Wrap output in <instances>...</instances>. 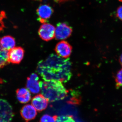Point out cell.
Instances as JSON below:
<instances>
[{
    "mask_svg": "<svg viewBox=\"0 0 122 122\" xmlns=\"http://www.w3.org/2000/svg\"><path fill=\"white\" fill-rule=\"evenodd\" d=\"M55 28L53 25L44 23L41 26L38 30V34L42 40L49 41L55 36Z\"/></svg>",
    "mask_w": 122,
    "mask_h": 122,
    "instance_id": "cell-4",
    "label": "cell"
},
{
    "mask_svg": "<svg viewBox=\"0 0 122 122\" xmlns=\"http://www.w3.org/2000/svg\"><path fill=\"white\" fill-rule=\"evenodd\" d=\"M117 17L122 21V5L118 8L116 13Z\"/></svg>",
    "mask_w": 122,
    "mask_h": 122,
    "instance_id": "cell-18",
    "label": "cell"
},
{
    "mask_svg": "<svg viewBox=\"0 0 122 122\" xmlns=\"http://www.w3.org/2000/svg\"><path fill=\"white\" fill-rule=\"evenodd\" d=\"M119 62L122 66V54L120 55V58H119Z\"/></svg>",
    "mask_w": 122,
    "mask_h": 122,
    "instance_id": "cell-20",
    "label": "cell"
},
{
    "mask_svg": "<svg viewBox=\"0 0 122 122\" xmlns=\"http://www.w3.org/2000/svg\"><path fill=\"white\" fill-rule=\"evenodd\" d=\"M2 18L0 17V31L2 30L4 27V25L2 23Z\"/></svg>",
    "mask_w": 122,
    "mask_h": 122,
    "instance_id": "cell-19",
    "label": "cell"
},
{
    "mask_svg": "<svg viewBox=\"0 0 122 122\" xmlns=\"http://www.w3.org/2000/svg\"><path fill=\"white\" fill-rule=\"evenodd\" d=\"M0 44L3 48L9 51L15 48L16 42L13 37L8 35L0 38Z\"/></svg>",
    "mask_w": 122,
    "mask_h": 122,
    "instance_id": "cell-13",
    "label": "cell"
},
{
    "mask_svg": "<svg viewBox=\"0 0 122 122\" xmlns=\"http://www.w3.org/2000/svg\"><path fill=\"white\" fill-rule=\"evenodd\" d=\"M37 114L36 110L32 105L29 104L22 107L20 111L21 117L26 122L34 119L36 117Z\"/></svg>",
    "mask_w": 122,
    "mask_h": 122,
    "instance_id": "cell-10",
    "label": "cell"
},
{
    "mask_svg": "<svg viewBox=\"0 0 122 122\" xmlns=\"http://www.w3.org/2000/svg\"><path fill=\"white\" fill-rule=\"evenodd\" d=\"M39 84L42 95L51 102L62 100L68 96L69 91L60 81H41Z\"/></svg>",
    "mask_w": 122,
    "mask_h": 122,
    "instance_id": "cell-2",
    "label": "cell"
},
{
    "mask_svg": "<svg viewBox=\"0 0 122 122\" xmlns=\"http://www.w3.org/2000/svg\"><path fill=\"white\" fill-rule=\"evenodd\" d=\"M18 100L21 103L28 102L31 99L30 91L25 88L18 89L16 91Z\"/></svg>",
    "mask_w": 122,
    "mask_h": 122,
    "instance_id": "cell-12",
    "label": "cell"
},
{
    "mask_svg": "<svg viewBox=\"0 0 122 122\" xmlns=\"http://www.w3.org/2000/svg\"><path fill=\"white\" fill-rule=\"evenodd\" d=\"M55 122H75L72 115H61L57 117Z\"/></svg>",
    "mask_w": 122,
    "mask_h": 122,
    "instance_id": "cell-15",
    "label": "cell"
},
{
    "mask_svg": "<svg viewBox=\"0 0 122 122\" xmlns=\"http://www.w3.org/2000/svg\"><path fill=\"white\" fill-rule=\"evenodd\" d=\"M57 117L56 115L51 116L48 114L44 115L41 118L40 122H55Z\"/></svg>",
    "mask_w": 122,
    "mask_h": 122,
    "instance_id": "cell-17",
    "label": "cell"
},
{
    "mask_svg": "<svg viewBox=\"0 0 122 122\" xmlns=\"http://www.w3.org/2000/svg\"><path fill=\"white\" fill-rule=\"evenodd\" d=\"M8 52L3 48L0 44V69L3 68L9 63Z\"/></svg>",
    "mask_w": 122,
    "mask_h": 122,
    "instance_id": "cell-14",
    "label": "cell"
},
{
    "mask_svg": "<svg viewBox=\"0 0 122 122\" xmlns=\"http://www.w3.org/2000/svg\"><path fill=\"white\" fill-rule=\"evenodd\" d=\"M24 49L21 47H15L8 52L9 62L13 64H19L24 55Z\"/></svg>",
    "mask_w": 122,
    "mask_h": 122,
    "instance_id": "cell-8",
    "label": "cell"
},
{
    "mask_svg": "<svg viewBox=\"0 0 122 122\" xmlns=\"http://www.w3.org/2000/svg\"><path fill=\"white\" fill-rule=\"evenodd\" d=\"M72 49V46L68 42L61 41L57 44L55 50L58 56L66 59L70 56Z\"/></svg>",
    "mask_w": 122,
    "mask_h": 122,
    "instance_id": "cell-6",
    "label": "cell"
},
{
    "mask_svg": "<svg viewBox=\"0 0 122 122\" xmlns=\"http://www.w3.org/2000/svg\"><path fill=\"white\" fill-rule=\"evenodd\" d=\"M48 101L42 94H39L33 98L32 105L37 111L41 112L46 109L48 106Z\"/></svg>",
    "mask_w": 122,
    "mask_h": 122,
    "instance_id": "cell-11",
    "label": "cell"
},
{
    "mask_svg": "<svg viewBox=\"0 0 122 122\" xmlns=\"http://www.w3.org/2000/svg\"></svg>",
    "mask_w": 122,
    "mask_h": 122,
    "instance_id": "cell-21",
    "label": "cell"
},
{
    "mask_svg": "<svg viewBox=\"0 0 122 122\" xmlns=\"http://www.w3.org/2000/svg\"><path fill=\"white\" fill-rule=\"evenodd\" d=\"M116 86L117 89L122 86V69L117 73L115 76Z\"/></svg>",
    "mask_w": 122,
    "mask_h": 122,
    "instance_id": "cell-16",
    "label": "cell"
},
{
    "mask_svg": "<svg viewBox=\"0 0 122 122\" xmlns=\"http://www.w3.org/2000/svg\"><path fill=\"white\" fill-rule=\"evenodd\" d=\"M72 29L66 23H59L55 28V37L57 40H63L70 36Z\"/></svg>",
    "mask_w": 122,
    "mask_h": 122,
    "instance_id": "cell-5",
    "label": "cell"
},
{
    "mask_svg": "<svg viewBox=\"0 0 122 122\" xmlns=\"http://www.w3.org/2000/svg\"><path fill=\"white\" fill-rule=\"evenodd\" d=\"M39 82V77L37 74L32 73L27 78L26 83V88L33 93H38L40 92L41 90Z\"/></svg>",
    "mask_w": 122,
    "mask_h": 122,
    "instance_id": "cell-9",
    "label": "cell"
},
{
    "mask_svg": "<svg viewBox=\"0 0 122 122\" xmlns=\"http://www.w3.org/2000/svg\"><path fill=\"white\" fill-rule=\"evenodd\" d=\"M71 67L69 59L52 54L38 62L36 70L44 81L55 80L66 82L72 77Z\"/></svg>",
    "mask_w": 122,
    "mask_h": 122,
    "instance_id": "cell-1",
    "label": "cell"
},
{
    "mask_svg": "<svg viewBox=\"0 0 122 122\" xmlns=\"http://www.w3.org/2000/svg\"><path fill=\"white\" fill-rule=\"evenodd\" d=\"M53 13V10L49 5H40L37 10L38 20L42 23H46L47 20L50 18Z\"/></svg>",
    "mask_w": 122,
    "mask_h": 122,
    "instance_id": "cell-7",
    "label": "cell"
},
{
    "mask_svg": "<svg viewBox=\"0 0 122 122\" xmlns=\"http://www.w3.org/2000/svg\"><path fill=\"white\" fill-rule=\"evenodd\" d=\"M14 116L12 107L5 99H0V122H11Z\"/></svg>",
    "mask_w": 122,
    "mask_h": 122,
    "instance_id": "cell-3",
    "label": "cell"
}]
</instances>
